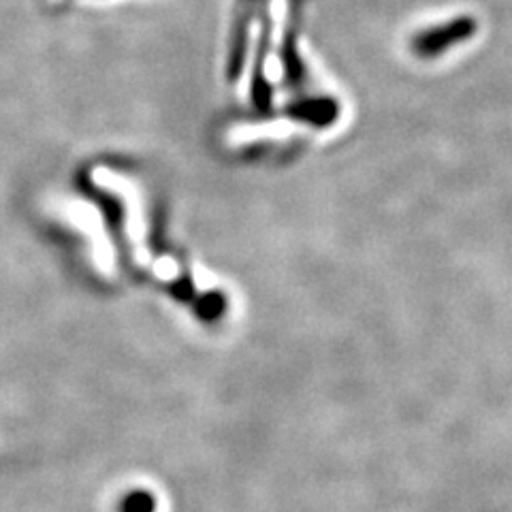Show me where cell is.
<instances>
[{
  "label": "cell",
  "mask_w": 512,
  "mask_h": 512,
  "mask_svg": "<svg viewBox=\"0 0 512 512\" xmlns=\"http://www.w3.org/2000/svg\"><path fill=\"white\" fill-rule=\"evenodd\" d=\"M474 28L476 24L472 18H457L444 26L421 32V35L414 39V47L416 52L423 56H434V54H440L444 47L472 37Z\"/></svg>",
  "instance_id": "cell-1"
},
{
  "label": "cell",
  "mask_w": 512,
  "mask_h": 512,
  "mask_svg": "<svg viewBox=\"0 0 512 512\" xmlns=\"http://www.w3.org/2000/svg\"><path fill=\"white\" fill-rule=\"evenodd\" d=\"M156 498L150 491H128L118 502V512H156Z\"/></svg>",
  "instance_id": "cell-2"
}]
</instances>
